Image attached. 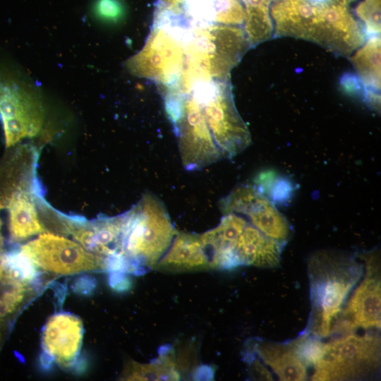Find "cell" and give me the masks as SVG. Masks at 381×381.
I'll list each match as a JSON object with an SVG mask.
<instances>
[{
	"label": "cell",
	"mask_w": 381,
	"mask_h": 381,
	"mask_svg": "<svg viewBox=\"0 0 381 381\" xmlns=\"http://www.w3.org/2000/svg\"><path fill=\"white\" fill-rule=\"evenodd\" d=\"M357 0H274L270 8L273 37L314 42L349 57L367 39L352 8Z\"/></svg>",
	"instance_id": "1"
},
{
	"label": "cell",
	"mask_w": 381,
	"mask_h": 381,
	"mask_svg": "<svg viewBox=\"0 0 381 381\" xmlns=\"http://www.w3.org/2000/svg\"><path fill=\"white\" fill-rule=\"evenodd\" d=\"M250 47L241 26L190 23L181 91L188 92L197 83L229 78L231 70Z\"/></svg>",
	"instance_id": "2"
},
{
	"label": "cell",
	"mask_w": 381,
	"mask_h": 381,
	"mask_svg": "<svg viewBox=\"0 0 381 381\" xmlns=\"http://www.w3.org/2000/svg\"><path fill=\"white\" fill-rule=\"evenodd\" d=\"M188 28L182 14L166 8L155 9L150 34L143 49L127 60V70L155 81L164 94L177 92L185 68Z\"/></svg>",
	"instance_id": "3"
},
{
	"label": "cell",
	"mask_w": 381,
	"mask_h": 381,
	"mask_svg": "<svg viewBox=\"0 0 381 381\" xmlns=\"http://www.w3.org/2000/svg\"><path fill=\"white\" fill-rule=\"evenodd\" d=\"M177 233L164 203L146 192L126 212L123 250L129 272L154 268Z\"/></svg>",
	"instance_id": "4"
},
{
	"label": "cell",
	"mask_w": 381,
	"mask_h": 381,
	"mask_svg": "<svg viewBox=\"0 0 381 381\" xmlns=\"http://www.w3.org/2000/svg\"><path fill=\"white\" fill-rule=\"evenodd\" d=\"M311 297L316 318V334L327 337L351 289L361 274L360 265L350 257L322 252L312 259Z\"/></svg>",
	"instance_id": "5"
},
{
	"label": "cell",
	"mask_w": 381,
	"mask_h": 381,
	"mask_svg": "<svg viewBox=\"0 0 381 381\" xmlns=\"http://www.w3.org/2000/svg\"><path fill=\"white\" fill-rule=\"evenodd\" d=\"M188 95L199 104L223 159L234 157L250 145V134L234 105L229 78L200 83Z\"/></svg>",
	"instance_id": "6"
},
{
	"label": "cell",
	"mask_w": 381,
	"mask_h": 381,
	"mask_svg": "<svg viewBox=\"0 0 381 381\" xmlns=\"http://www.w3.org/2000/svg\"><path fill=\"white\" fill-rule=\"evenodd\" d=\"M18 250L40 272L53 276L110 270L107 258L87 251L78 242L50 232L40 234Z\"/></svg>",
	"instance_id": "7"
},
{
	"label": "cell",
	"mask_w": 381,
	"mask_h": 381,
	"mask_svg": "<svg viewBox=\"0 0 381 381\" xmlns=\"http://www.w3.org/2000/svg\"><path fill=\"white\" fill-rule=\"evenodd\" d=\"M380 339L373 335L349 334L324 344L322 355L314 365L313 380L361 378L380 364Z\"/></svg>",
	"instance_id": "8"
},
{
	"label": "cell",
	"mask_w": 381,
	"mask_h": 381,
	"mask_svg": "<svg viewBox=\"0 0 381 381\" xmlns=\"http://www.w3.org/2000/svg\"><path fill=\"white\" fill-rule=\"evenodd\" d=\"M0 119L6 147L36 136L42 130L44 111L35 91L16 74L0 71Z\"/></svg>",
	"instance_id": "9"
},
{
	"label": "cell",
	"mask_w": 381,
	"mask_h": 381,
	"mask_svg": "<svg viewBox=\"0 0 381 381\" xmlns=\"http://www.w3.org/2000/svg\"><path fill=\"white\" fill-rule=\"evenodd\" d=\"M224 214L236 213L266 236L285 243L291 234V227L286 217L273 202L254 185L236 187L220 201Z\"/></svg>",
	"instance_id": "10"
},
{
	"label": "cell",
	"mask_w": 381,
	"mask_h": 381,
	"mask_svg": "<svg viewBox=\"0 0 381 381\" xmlns=\"http://www.w3.org/2000/svg\"><path fill=\"white\" fill-rule=\"evenodd\" d=\"M126 221V212L92 221L65 216L64 232L72 235L87 251L107 258L111 267L125 259L123 234Z\"/></svg>",
	"instance_id": "11"
},
{
	"label": "cell",
	"mask_w": 381,
	"mask_h": 381,
	"mask_svg": "<svg viewBox=\"0 0 381 381\" xmlns=\"http://www.w3.org/2000/svg\"><path fill=\"white\" fill-rule=\"evenodd\" d=\"M83 337L80 318L71 313L52 315L44 326L42 347L44 353L59 367H72L79 355Z\"/></svg>",
	"instance_id": "12"
},
{
	"label": "cell",
	"mask_w": 381,
	"mask_h": 381,
	"mask_svg": "<svg viewBox=\"0 0 381 381\" xmlns=\"http://www.w3.org/2000/svg\"><path fill=\"white\" fill-rule=\"evenodd\" d=\"M381 313L380 280L378 265L372 258L366 263V274L356 289L342 313L341 327L380 328Z\"/></svg>",
	"instance_id": "13"
},
{
	"label": "cell",
	"mask_w": 381,
	"mask_h": 381,
	"mask_svg": "<svg viewBox=\"0 0 381 381\" xmlns=\"http://www.w3.org/2000/svg\"><path fill=\"white\" fill-rule=\"evenodd\" d=\"M247 222L240 214L225 213L216 227L200 234L210 269H230L238 266L235 247Z\"/></svg>",
	"instance_id": "14"
},
{
	"label": "cell",
	"mask_w": 381,
	"mask_h": 381,
	"mask_svg": "<svg viewBox=\"0 0 381 381\" xmlns=\"http://www.w3.org/2000/svg\"><path fill=\"white\" fill-rule=\"evenodd\" d=\"M37 282L0 270V351L18 315L38 294Z\"/></svg>",
	"instance_id": "15"
},
{
	"label": "cell",
	"mask_w": 381,
	"mask_h": 381,
	"mask_svg": "<svg viewBox=\"0 0 381 381\" xmlns=\"http://www.w3.org/2000/svg\"><path fill=\"white\" fill-rule=\"evenodd\" d=\"M153 269L171 272L210 269L200 234L177 231L167 251Z\"/></svg>",
	"instance_id": "16"
},
{
	"label": "cell",
	"mask_w": 381,
	"mask_h": 381,
	"mask_svg": "<svg viewBox=\"0 0 381 381\" xmlns=\"http://www.w3.org/2000/svg\"><path fill=\"white\" fill-rule=\"evenodd\" d=\"M37 195L27 190H17L1 199L8 212L11 242H21L46 232V228L39 217L35 203V197Z\"/></svg>",
	"instance_id": "17"
},
{
	"label": "cell",
	"mask_w": 381,
	"mask_h": 381,
	"mask_svg": "<svg viewBox=\"0 0 381 381\" xmlns=\"http://www.w3.org/2000/svg\"><path fill=\"white\" fill-rule=\"evenodd\" d=\"M284 244L266 236L248 222L235 247L238 265L276 267L279 263Z\"/></svg>",
	"instance_id": "18"
},
{
	"label": "cell",
	"mask_w": 381,
	"mask_h": 381,
	"mask_svg": "<svg viewBox=\"0 0 381 381\" xmlns=\"http://www.w3.org/2000/svg\"><path fill=\"white\" fill-rule=\"evenodd\" d=\"M182 11L190 23L243 25L245 7L240 0H183Z\"/></svg>",
	"instance_id": "19"
},
{
	"label": "cell",
	"mask_w": 381,
	"mask_h": 381,
	"mask_svg": "<svg viewBox=\"0 0 381 381\" xmlns=\"http://www.w3.org/2000/svg\"><path fill=\"white\" fill-rule=\"evenodd\" d=\"M360 80L368 89L371 104H380V37H368L364 43L349 57Z\"/></svg>",
	"instance_id": "20"
},
{
	"label": "cell",
	"mask_w": 381,
	"mask_h": 381,
	"mask_svg": "<svg viewBox=\"0 0 381 381\" xmlns=\"http://www.w3.org/2000/svg\"><path fill=\"white\" fill-rule=\"evenodd\" d=\"M256 351L279 380L299 381L306 379L307 366L297 355L292 342L287 344L262 342L258 345Z\"/></svg>",
	"instance_id": "21"
},
{
	"label": "cell",
	"mask_w": 381,
	"mask_h": 381,
	"mask_svg": "<svg viewBox=\"0 0 381 381\" xmlns=\"http://www.w3.org/2000/svg\"><path fill=\"white\" fill-rule=\"evenodd\" d=\"M244 4L246 18L243 29L250 46L273 37L270 8L274 0H240Z\"/></svg>",
	"instance_id": "22"
},
{
	"label": "cell",
	"mask_w": 381,
	"mask_h": 381,
	"mask_svg": "<svg viewBox=\"0 0 381 381\" xmlns=\"http://www.w3.org/2000/svg\"><path fill=\"white\" fill-rule=\"evenodd\" d=\"M179 378L175 363L163 353L150 363L128 361L121 376L122 380H172Z\"/></svg>",
	"instance_id": "23"
},
{
	"label": "cell",
	"mask_w": 381,
	"mask_h": 381,
	"mask_svg": "<svg viewBox=\"0 0 381 381\" xmlns=\"http://www.w3.org/2000/svg\"><path fill=\"white\" fill-rule=\"evenodd\" d=\"M354 13L363 25L367 37L380 35V0H361L354 9Z\"/></svg>",
	"instance_id": "24"
},
{
	"label": "cell",
	"mask_w": 381,
	"mask_h": 381,
	"mask_svg": "<svg viewBox=\"0 0 381 381\" xmlns=\"http://www.w3.org/2000/svg\"><path fill=\"white\" fill-rule=\"evenodd\" d=\"M292 344L297 355L307 367L315 365L324 347V343L320 340L307 335L293 341Z\"/></svg>",
	"instance_id": "25"
},
{
	"label": "cell",
	"mask_w": 381,
	"mask_h": 381,
	"mask_svg": "<svg viewBox=\"0 0 381 381\" xmlns=\"http://www.w3.org/2000/svg\"><path fill=\"white\" fill-rule=\"evenodd\" d=\"M95 10L99 18L111 22L121 19L123 14V7L119 0H98Z\"/></svg>",
	"instance_id": "26"
},
{
	"label": "cell",
	"mask_w": 381,
	"mask_h": 381,
	"mask_svg": "<svg viewBox=\"0 0 381 381\" xmlns=\"http://www.w3.org/2000/svg\"><path fill=\"white\" fill-rule=\"evenodd\" d=\"M159 2L175 10H181L183 0H159Z\"/></svg>",
	"instance_id": "27"
},
{
	"label": "cell",
	"mask_w": 381,
	"mask_h": 381,
	"mask_svg": "<svg viewBox=\"0 0 381 381\" xmlns=\"http://www.w3.org/2000/svg\"><path fill=\"white\" fill-rule=\"evenodd\" d=\"M3 207V203L1 202V196H0V210ZM1 226H2V222L0 217V258L1 255H3V246H4V240H3V236L1 233Z\"/></svg>",
	"instance_id": "28"
}]
</instances>
